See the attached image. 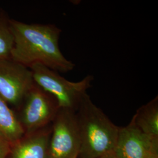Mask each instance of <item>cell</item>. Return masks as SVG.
I'll list each match as a JSON object with an SVG mask.
<instances>
[{"label": "cell", "instance_id": "14", "mask_svg": "<svg viewBox=\"0 0 158 158\" xmlns=\"http://www.w3.org/2000/svg\"><path fill=\"white\" fill-rule=\"evenodd\" d=\"M99 158H118V157L115 155V154L114 152H112L108 153L105 155H103L102 156Z\"/></svg>", "mask_w": 158, "mask_h": 158}, {"label": "cell", "instance_id": "13", "mask_svg": "<svg viewBox=\"0 0 158 158\" xmlns=\"http://www.w3.org/2000/svg\"><path fill=\"white\" fill-rule=\"evenodd\" d=\"M147 158H158V149L153 150L152 152L148 155Z\"/></svg>", "mask_w": 158, "mask_h": 158}, {"label": "cell", "instance_id": "9", "mask_svg": "<svg viewBox=\"0 0 158 158\" xmlns=\"http://www.w3.org/2000/svg\"><path fill=\"white\" fill-rule=\"evenodd\" d=\"M25 134L19 119L8 104L0 97V138L13 145Z\"/></svg>", "mask_w": 158, "mask_h": 158}, {"label": "cell", "instance_id": "4", "mask_svg": "<svg viewBox=\"0 0 158 158\" xmlns=\"http://www.w3.org/2000/svg\"><path fill=\"white\" fill-rule=\"evenodd\" d=\"M21 118L25 134L45 128L52 122L60 109L55 98L34 82L25 96Z\"/></svg>", "mask_w": 158, "mask_h": 158}, {"label": "cell", "instance_id": "10", "mask_svg": "<svg viewBox=\"0 0 158 158\" xmlns=\"http://www.w3.org/2000/svg\"><path fill=\"white\" fill-rule=\"evenodd\" d=\"M131 121L142 132L158 138V97L139 108Z\"/></svg>", "mask_w": 158, "mask_h": 158}, {"label": "cell", "instance_id": "5", "mask_svg": "<svg viewBox=\"0 0 158 158\" xmlns=\"http://www.w3.org/2000/svg\"><path fill=\"white\" fill-rule=\"evenodd\" d=\"M52 122L49 158H78L80 138L76 112L60 108Z\"/></svg>", "mask_w": 158, "mask_h": 158}, {"label": "cell", "instance_id": "3", "mask_svg": "<svg viewBox=\"0 0 158 158\" xmlns=\"http://www.w3.org/2000/svg\"><path fill=\"white\" fill-rule=\"evenodd\" d=\"M29 69L35 83L55 98L59 108L74 112L94 80V76L89 74L79 81H70L59 72L41 64H34Z\"/></svg>", "mask_w": 158, "mask_h": 158}, {"label": "cell", "instance_id": "7", "mask_svg": "<svg viewBox=\"0 0 158 158\" xmlns=\"http://www.w3.org/2000/svg\"><path fill=\"white\" fill-rule=\"evenodd\" d=\"M158 149V138L142 132L132 121L119 127L114 152L118 158H147L153 150Z\"/></svg>", "mask_w": 158, "mask_h": 158}, {"label": "cell", "instance_id": "2", "mask_svg": "<svg viewBox=\"0 0 158 158\" xmlns=\"http://www.w3.org/2000/svg\"><path fill=\"white\" fill-rule=\"evenodd\" d=\"M80 138V158H99L114 152L119 127L93 103L87 94L76 112Z\"/></svg>", "mask_w": 158, "mask_h": 158}, {"label": "cell", "instance_id": "11", "mask_svg": "<svg viewBox=\"0 0 158 158\" xmlns=\"http://www.w3.org/2000/svg\"><path fill=\"white\" fill-rule=\"evenodd\" d=\"M10 19L0 11V60L11 59L14 46V36L10 27Z\"/></svg>", "mask_w": 158, "mask_h": 158}, {"label": "cell", "instance_id": "12", "mask_svg": "<svg viewBox=\"0 0 158 158\" xmlns=\"http://www.w3.org/2000/svg\"><path fill=\"white\" fill-rule=\"evenodd\" d=\"M12 144L0 138V158H8L11 150Z\"/></svg>", "mask_w": 158, "mask_h": 158}, {"label": "cell", "instance_id": "6", "mask_svg": "<svg viewBox=\"0 0 158 158\" xmlns=\"http://www.w3.org/2000/svg\"><path fill=\"white\" fill-rule=\"evenodd\" d=\"M34 84L30 69L11 59L0 60V97L8 104L21 105Z\"/></svg>", "mask_w": 158, "mask_h": 158}, {"label": "cell", "instance_id": "8", "mask_svg": "<svg viewBox=\"0 0 158 158\" xmlns=\"http://www.w3.org/2000/svg\"><path fill=\"white\" fill-rule=\"evenodd\" d=\"M52 130L42 128L25 134L12 145L8 158H49V142Z\"/></svg>", "mask_w": 158, "mask_h": 158}, {"label": "cell", "instance_id": "1", "mask_svg": "<svg viewBox=\"0 0 158 158\" xmlns=\"http://www.w3.org/2000/svg\"><path fill=\"white\" fill-rule=\"evenodd\" d=\"M14 36L11 59L29 69L41 64L59 73L73 70L75 64L59 48L62 30L53 24H28L10 19Z\"/></svg>", "mask_w": 158, "mask_h": 158}]
</instances>
